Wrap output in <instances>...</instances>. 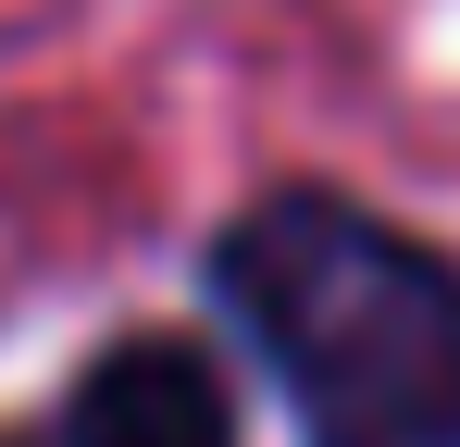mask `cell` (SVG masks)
<instances>
[{
  "mask_svg": "<svg viewBox=\"0 0 460 447\" xmlns=\"http://www.w3.org/2000/svg\"><path fill=\"white\" fill-rule=\"evenodd\" d=\"M212 298L311 447H460V261L411 224L336 187H274L225 224Z\"/></svg>",
  "mask_w": 460,
  "mask_h": 447,
  "instance_id": "obj_1",
  "label": "cell"
},
{
  "mask_svg": "<svg viewBox=\"0 0 460 447\" xmlns=\"http://www.w3.org/2000/svg\"><path fill=\"white\" fill-rule=\"evenodd\" d=\"M63 447H236V385L199 336H112L63 398Z\"/></svg>",
  "mask_w": 460,
  "mask_h": 447,
  "instance_id": "obj_2",
  "label": "cell"
}]
</instances>
